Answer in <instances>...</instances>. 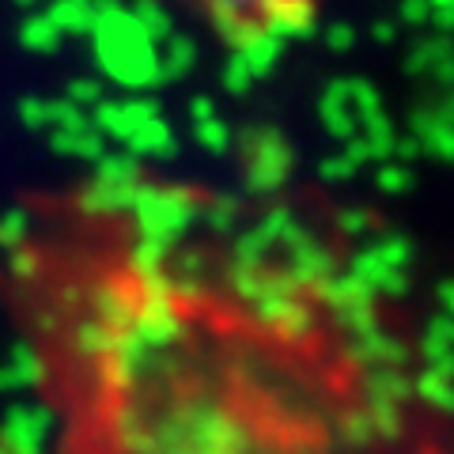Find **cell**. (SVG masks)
<instances>
[{"instance_id":"cell-1","label":"cell","mask_w":454,"mask_h":454,"mask_svg":"<svg viewBox=\"0 0 454 454\" xmlns=\"http://www.w3.org/2000/svg\"><path fill=\"white\" fill-rule=\"evenodd\" d=\"M0 315L50 454H454L424 318L330 201L160 167L0 216Z\"/></svg>"},{"instance_id":"cell-2","label":"cell","mask_w":454,"mask_h":454,"mask_svg":"<svg viewBox=\"0 0 454 454\" xmlns=\"http://www.w3.org/2000/svg\"><path fill=\"white\" fill-rule=\"evenodd\" d=\"M178 8L227 50H262L307 35L325 0H155Z\"/></svg>"},{"instance_id":"cell-3","label":"cell","mask_w":454,"mask_h":454,"mask_svg":"<svg viewBox=\"0 0 454 454\" xmlns=\"http://www.w3.org/2000/svg\"><path fill=\"white\" fill-rule=\"evenodd\" d=\"M0 454H23V450H20L16 443H8V439H4V435H0Z\"/></svg>"}]
</instances>
